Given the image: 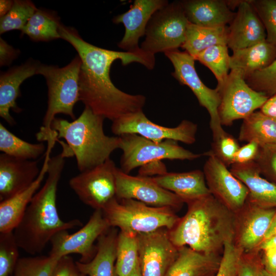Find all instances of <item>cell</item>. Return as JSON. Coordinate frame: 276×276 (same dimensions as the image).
Here are the masks:
<instances>
[{
    "instance_id": "1",
    "label": "cell",
    "mask_w": 276,
    "mask_h": 276,
    "mask_svg": "<svg viewBox=\"0 0 276 276\" xmlns=\"http://www.w3.org/2000/svg\"><path fill=\"white\" fill-rule=\"evenodd\" d=\"M61 39L70 43L81 60L79 74L80 101L95 113L112 122L128 113L143 110L146 98L122 91L112 82L110 69L117 60L122 65L138 62L149 70L154 67L155 55L111 51L86 42L74 28L60 26Z\"/></svg>"
},
{
    "instance_id": "2",
    "label": "cell",
    "mask_w": 276,
    "mask_h": 276,
    "mask_svg": "<svg viewBox=\"0 0 276 276\" xmlns=\"http://www.w3.org/2000/svg\"><path fill=\"white\" fill-rule=\"evenodd\" d=\"M66 157L67 155L63 150L51 157L43 186L34 195L13 230L19 248L32 256L40 254L58 232L82 225L77 219L63 221L57 209V187Z\"/></svg>"
},
{
    "instance_id": "3",
    "label": "cell",
    "mask_w": 276,
    "mask_h": 276,
    "mask_svg": "<svg viewBox=\"0 0 276 276\" xmlns=\"http://www.w3.org/2000/svg\"><path fill=\"white\" fill-rule=\"evenodd\" d=\"M186 214L170 230L178 248L187 246L203 254L222 255L225 244L233 242L235 213L212 194L188 201Z\"/></svg>"
},
{
    "instance_id": "4",
    "label": "cell",
    "mask_w": 276,
    "mask_h": 276,
    "mask_svg": "<svg viewBox=\"0 0 276 276\" xmlns=\"http://www.w3.org/2000/svg\"><path fill=\"white\" fill-rule=\"evenodd\" d=\"M105 118L85 106L81 114L72 122L55 118L52 130L57 139H63V144L70 157L75 156L80 172L91 169L110 158L111 153L120 148L119 136H109L104 131Z\"/></svg>"
},
{
    "instance_id": "5",
    "label": "cell",
    "mask_w": 276,
    "mask_h": 276,
    "mask_svg": "<svg viewBox=\"0 0 276 276\" xmlns=\"http://www.w3.org/2000/svg\"><path fill=\"white\" fill-rule=\"evenodd\" d=\"M81 60L76 56L63 67L40 63L37 75L45 79L48 86V105L42 125L37 133L40 142L44 141L53 130L52 123L58 114H64L75 119L74 107L80 101L79 74Z\"/></svg>"
},
{
    "instance_id": "6",
    "label": "cell",
    "mask_w": 276,
    "mask_h": 276,
    "mask_svg": "<svg viewBox=\"0 0 276 276\" xmlns=\"http://www.w3.org/2000/svg\"><path fill=\"white\" fill-rule=\"evenodd\" d=\"M102 211L111 227L136 235L162 228L170 230L180 218L174 210L169 207L152 206L134 199L116 197Z\"/></svg>"
},
{
    "instance_id": "7",
    "label": "cell",
    "mask_w": 276,
    "mask_h": 276,
    "mask_svg": "<svg viewBox=\"0 0 276 276\" xmlns=\"http://www.w3.org/2000/svg\"><path fill=\"white\" fill-rule=\"evenodd\" d=\"M189 22L181 2L169 3L150 19L141 49L153 55L178 50L185 41Z\"/></svg>"
},
{
    "instance_id": "8",
    "label": "cell",
    "mask_w": 276,
    "mask_h": 276,
    "mask_svg": "<svg viewBox=\"0 0 276 276\" xmlns=\"http://www.w3.org/2000/svg\"><path fill=\"white\" fill-rule=\"evenodd\" d=\"M119 136V149L122 151L120 169L126 174L153 161L166 159L191 160L203 156V154L195 153L180 146L173 140L156 143L134 133Z\"/></svg>"
},
{
    "instance_id": "9",
    "label": "cell",
    "mask_w": 276,
    "mask_h": 276,
    "mask_svg": "<svg viewBox=\"0 0 276 276\" xmlns=\"http://www.w3.org/2000/svg\"><path fill=\"white\" fill-rule=\"evenodd\" d=\"M165 56L172 63L174 71L172 76L178 82L189 87L196 96L200 106L204 107L210 116V126L213 140L221 136L225 131L220 124L218 107L220 103V94L216 88L206 86L199 78L195 67V59L186 51L178 50L165 52Z\"/></svg>"
},
{
    "instance_id": "10",
    "label": "cell",
    "mask_w": 276,
    "mask_h": 276,
    "mask_svg": "<svg viewBox=\"0 0 276 276\" xmlns=\"http://www.w3.org/2000/svg\"><path fill=\"white\" fill-rule=\"evenodd\" d=\"M220 96L218 116L222 126H231L260 108L268 98L250 87L237 70H231L223 85L217 89Z\"/></svg>"
},
{
    "instance_id": "11",
    "label": "cell",
    "mask_w": 276,
    "mask_h": 276,
    "mask_svg": "<svg viewBox=\"0 0 276 276\" xmlns=\"http://www.w3.org/2000/svg\"><path fill=\"white\" fill-rule=\"evenodd\" d=\"M112 122L111 131L117 136L134 133L156 143L171 140L192 144L196 140L198 126L187 120L175 127H167L152 122L140 110L124 115Z\"/></svg>"
},
{
    "instance_id": "12",
    "label": "cell",
    "mask_w": 276,
    "mask_h": 276,
    "mask_svg": "<svg viewBox=\"0 0 276 276\" xmlns=\"http://www.w3.org/2000/svg\"><path fill=\"white\" fill-rule=\"evenodd\" d=\"M117 168L114 162L109 158L71 178L70 187L83 203L95 210H102L116 197Z\"/></svg>"
},
{
    "instance_id": "13",
    "label": "cell",
    "mask_w": 276,
    "mask_h": 276,
    "mask_svg": "<svg viewBox=\"0 0 276 276\" xmlns=\"http://www.w3.org/2000/svg\"><path fill=\"white\" fill-rule=\"evenodd\" d=\"M111 227L101 210H95L88 222L74 233L67 230L57 233L51 239L50 255L60 258L70 254L80 255V262L86 263L94 257L97 246L94 242Z\"/></svg>"
},
{
    "instance_id": "14",
    "label": "cell",
    "mask_w": 276,
    "mask_h": 276,
    "mask_svg": "<svg viewBox=\"0 0 276 276\" xmlns=\"http://www.w3.org/2000/svg\"><path fill=\"white\" fill-rule=\"evenodd\" d=\"M202 154L208 156L203 172L211 194L236 213L247 199L249 191L247 187L215 155L209 151Z\"/></svg>"
},
{
    "instance_id": "15",
    "label": "cell",
    "mask_w": 276,
    "mask_h": 276,
    "mask_svg": "<svg viewBox=\"0 0 276 276\" xmlns=\"http://www.w3.org/2000/svg\"><path fill=\"white\" fill-rule=\"evenodd\" d=\"M275 212L276 208L262 206L247 199L234 213L235 247L242 252L259 250Z\"/></svg>"
},
{
    "instance_id": "16",
    "label": "cell",
    "mask_w": 276,
    "mask_h": 276,
    "mask_svg": "<svg viewBox=\"0 0 276 276\" xmlns=\"http://www.w3.org/2000/svg\"><path fill=\"white\" fill-rule=\"evenodd\" d=\"M116 198L134 199L148 205L180 209L183 201L174 193L155 183L152 177L132 176L117 168L115 172Z\"/></svg>"
},
{
    "instance_id": "17",
    "label": "cell",
    "mask_w": 276,
    "mask_h": 276,
    "mask_svg": "<svg viewBox=\"0 0 276 276\" xmlns=\"http://www.w3.org/2000/svg\"><path fill=\"white\" fill-rule=\"evenodd\" d=\"M142 276H165L178 255L170 240L169 229L137 235Z\"/></svg>"
},
{
    "instance_id": "18",
    "label": "cell",
    "mask_w": 276,
    "mask_h": 276,
    "mask_svg": "<svg viewBox=\"0 0 276 276\" xmlns=\"http://www.w3.org/2000/svg\"><path fill=\"white\" fill-rule=\"evenodd\" d=\"M169 3L167 0H135L129 9L114 16V24H122L125 33L118 46L125 52L142 53L140 38L145 35L148 23L153 14Z\"/></svg>"
},
{
    "instance_id": "19",
    "label": "cell",
    "mask_w": 276,
    "mask_h": 276,
    "mask_svg": "<svg viewBox=\"0 0 276 276\" xmlns=\"http://www.w3.org/2000/svg\"><path fill=\"white\" fill-rule=\"evenodd\" d=\"M45 141L47 142V150L37 178L25 190L0 202V233L13 231L47 174L50 155L56 142L58 141L57 133H52Z\"/></svg>"
},
{
    "instance_id": "20",
    "label": "cell",
    "mask_w": 276,
    "mask_h": 276,
    "mask_svg": "<svg viewBox=\"0 0 276 276\" xmlns=\"http://www.w3.org/2000/svg\"><path fill=\"white\" fill-rule=\"evenodd\" d=\"M228 27L227 46L232 51L247 48L266 39L265 28L249 1H239Z\"/></svg>"
},
{
    "instance_id": "21",
    "label": "cell",
    "mask_w": 276,
    "mask_h": 276,
    "mask_svg": "<svg viewBox=\"0 0 276 276\" xmlns=\"http://www.w3.org/2000/svg\"><path fill=\"white\" fill-rule=\"evenodd\" d=\"M40 169L37 160L0 154V201L27 189L36 180Z\"/></svg>"
},
{
    "instance_id": "22",
    "label": "cell",
    "mask_w": 276,
    "mask_h": 276,
    "mask_svg": "<svg viewBox=\"0 0 276 276\" xmlns=\"http://www.w3.org/2000/svg\"><path fill=\"white\" fill-rule=\"evenodd\" d=\"M40 63L30 59L25 63L2 72L0 75V116L9 124L15 122L10 113L11 109L19 112L21 109L16 101L20 95V86L27 79L37 75Z\"/></svg>"
},
{
    "instance_id": "23",
    "label": "cell",
    "mask_w": 276,
    "mask_h": 276,
    "mask_svg": "<svg viewBox=\"0 0 276 276\" xmlns=\"http://www.w3.org/2000/svg\"><path fill=\"white\" fill-rule=\"evenodd\" d=\"M188 21L193 25L215 28L226 26L236 13L224 0H185L180 1Z\"/></svg>"
},
{
    "instance_id": "24",
    "label": "cell",
    "mask_w": 276,
    "mask_h": 276,
    "mask_svg": "<svg viewBox=\"0 0 276 276\" xmlns=\"http://www.w3.org/2000/svg\"><path fill=\"white\" fill-rule=\"evenodd\" d=\"M232 173L247 188V200L259 205L276 208V185L261 176L255 161L233 164Z\"/></svg>"
},
{
    "instance_id": "25",
    "label": "cell",
    "mask_w": 276,
    "mask_h": 276,
    "mask_svg": "<svg viewBox=\"0 0 276 276\" xmlns=\"http://www.w3.org/2000/svg\"><path fill=\"white\" fill-rule=\"evenodd\" d=\"M152 178L163 188L176 194L185 203L211 194L203 172L200 170L167 172Z\"/></svg>"
},
{
    "instance_id": "26",
    "label": "cell",
    "mask_w": 276,
    "mask_h": 276,
    "mask_svg": "<svg viewBox=\"0 0 276 276\" xmlns=\"http://www.w3.org/2000/svg\"><path fill=\"white\" fill-rule=\"evenodd\" d=\"M222 255L201 253L187 246L179 247L178 256L165 276H215Z\"/></svg>"
},
{
    "instance_id": "27",
    "label": "cell",
    "mask_w": 276,
    "mask_h": 276,
    "mask_svg": "<svg viewBox=\"0 0 276 276\" xmlns=\"http://www.w3.org/2000/svg\"><path fill=\"white\" fill-rule=\"evenodd\" d=\"M117 228L110 227L97 240V251L90 261H76L80 273L86 276H119L116 266Z\"/></svg>"
},
{
    "instance_id": "28",
    "label": "cell",
    "mask_w": 276,
    "mask_h": 276,
    "mask_svg": "<svg viewBox=\"0 0 276 276\" xmlns=\"http://www.w3.org/2000/svg\"><path fill=\"white\" fill-rule=\"evenodd\" d=\"M276 58V48L266 39L250 47L233 51L229 58L231 70H237L245 80L262 70Z\"/></svg>"
},
{
    "instance_id": "29",
    "label": "cell",
    "mask_w": 276,
    "mask_h": 276,
    "mask_svg": "<svg viewBox=\"0 0 276 276\" xmlns=\"http://www.w3.org/2000/svg\"><path fill=\"white\" fill-rule=\"evenodd\" d=\"M238 139L255 142L260 147L276 143V119L255 111L243 120Z\"/></svg>"
},
{
    "instance_id": "30",
    "label": "cell",
    "mask_w": 276,
    "mask_h": 276,
    "mask_svg": "<svg viewBox=\"0 0 276 276\" xmlns=\"http://www.w3.org/2000/svg\"><path fill=\"white\" fill-rule=\"evenodd\" d=\"M227 26L210 28L189 22L182 49L194 58L204 50L216 45H227Z\"/></svg>"
},
{
    "instance_id": "31",
    "label": "cell",
    "mask_w": 276,
    "mask_h": 276,
    "mask_svg": "<svg viewBox=\"0 0 276 276\" xmlns=\"http://www.w3.org/2000/svg\"><path fill=\"white\" fill-rule=\"evenodd\" d=\"M61 25L55 12L37 9L21 31V34H25L35 41L61 39L59 33Z\"/></svg>"
},
{
    "instance_id": "32",
    "label": "cell",
    "mask_w": 276,
    "mask_h": 276,
    "mask_svg": "<svg viewBox=\"0 0 276 276\" xmlns=\"http://www.w3.org/2000/svg\"><path fill=\"white\" fill-rule=\"evenodd\" d=\"M46 150L43 143L25 141L0 123V151L2 153L21 159L36 160L45 154Z\"/></svg>"
},
{
    "instance_id": "33",
    "label": "cell",
    "mask_w": 276,
    "mask_h": 276,
    "mask_svg": "<svg viewBox=\"0 0 276 276\" xmlns=\"http://www.w3.org/2000/svg\"><path fill=\"white\" fill-rule=\"evenodd\" d=\"M139 262L137 235L120 231L118 235L116 266L119 276H127Z\"/></svg>"
},
{
    "instance_id": "34",
    "label": "cell",
    "mask_w": 276,
    "mask_h": 276,
    "mask_svg": "<svg viewBox=\"0 0 276 276\" xmlns=\"http://www.w3.org/2000/svg\"><path fill=\"white\" fill-rule=\"evenodd\" d=\"M229 58L227 45L211 47L197 55L195 60L206 66L217 81L216 88L220 89L226 81L229 68Z\"/></svg>"
},
{
    "instance_id": "35",
    "label": "cell",
    "mask_w": 276,
    "mask_h": 276,
    "mask_svg": "<svg viewBox=\"0 0 276 276\" xmlns=\"http://www.w3.org/2000/svg\"><path fill=\"white\" fill-rule=\"evenodd\" d=\"M37 10L30 1L15 0L10 11L0 19V33L14 30L21 31Z\"/></svg>"
},
{
    "instance_id": "36",
    "label": "cell",
    "mask_w": 276,
    "mask_h": 276,
    "mask_svg": "<svg viewBox=\"0 0 276 276\" xmlns=\"http://www.w3.org/2000/svg\"><path fill=\"white\" fill-rule=\"evenodd\" d=\"M59 259L50 255L20 258L12 276H51Z\"/></svg>"
},
{
    "instance_id": "37",
    "label": "cell",
    "mask_w": 276,
    "mask_h": 276,
    "mask_svg": "<svg viewBox=\"0 0 276 276\" xmlns=\"http://www.w3.org/2000/svg\"><path fill=\"white\" fill-rule=\"evenodd\" d=\"M13 231L0 233V276H12L20 258Z\"/></svg>"
},
{
    "instance_id": "38",
    "label": "cell",
    "mask_w": 276,
    "mask_h": 276,
    "mask_svg": "<svg viewBox=\"0 0 276 276\" xmlns=\"http://www.w3.org/2000/svg\"><path fill=\"white\" fill-rule=\"evenodd\" d=\"M245 81L253 89L268 98L276 95V58L268 66L254 73Z\"/></svg>"
},
{
    "instance_id": "39",
    "label": "cell",
    "mask_w": 276,
    "mask_h": 276,
    "mask_svg": "<svg viewBox=\"0 0 276 276\" xmlns=\"http://www.w3.org/2000/svg\"><path fill=\"white\" fill-rule=\"evenodd\" d=\"M266 33V40L276 48V0H250Z\"/></svg>"
},
{
    "instance_id": "40",
    "label": "cell",
    "mask_w": 276,
    "mask_h": 276,
    "mask_svg": "<svg viewBox=\"0 0 276 276\" xmlns=\"http://www.w3.org/2000/svg\"><path fill=\"white\" fill-rule=\"evenodd\" d=\"M236 139L225 132L216 140H213L212 149L209 151L221 160L227 167L232 166L235 155L240 148Z\"/></svg>"
},
{
    "instance_id": "41",
    "label": "cell",
    "mask_w": 276,
    "mask_h": 276,
    "mask_svg": "<svg viewBox=\"0 0 276 276\" xmlns=\"http://www.w3.org/2000/svg\"><path fill=\"white\" fill-rule=\"evenodd\" d=\"M255 162L261 175L276 185V143L260 147Z\"/></svg>"
},
{
    "instance_id": "42",
    "label": "cell",
    "mask_w": 276,
    "mask_h": 276,
    "mask_svg": "<svg viewBox=\"0 0 276 276\" xmlns=\"http://www.w3.org/2000/svg\"><path fill=\"white\" fill-rule=\"evenodd\" d=\"M261 251L241 252L238 260V276H265Z\"/></svg>"
},
{
    "instance_id": "43",
    "label": "cell",
    "mask_w": 276,
    "mask_h": 276,
    "mask_svg": "<svg viewBox=\"0 0 276 276\" xmlns=\"http://www.w3.org/2000/svg\"><path fill=\"white\" fill-rule=\"evenodd\" d=\"M241 251L233 242L225 243L219 269L215 276H238V264Z\"/></svg>"
},
{
    "instance_id": "44",
    "label": "cell",
    "mask_w": 276,
    "mask_h": 276,
    "mask_svg": "<svg viewBox=\"0 0 276 276\" xmlns=\"http://www.w3.org/2000/svg\"><path fill=\"white\" fill-rule=\"evenodd\" d=\"M73 259L68 256L61 257L57 262L51 276H80Z\"/></svg>"
},
{
    "instance_id": "45",
    "label": "cell",
    "mask_w": 276,
    "mask_h": 276,
    "mask_svg": "<svg viewBox=\"0 0 276 276\" xmlns=\"http://www.w3.org/2000/svg\"><path fill=\"white\" fill-rule=\"evenodd\" d=\"M260 148V146L255 142L247 143L240 147L235 155L232 165L255 161L258 155Z\"/></svg>"
},
{
    "instance_id": "46",
    "label": "cell",
    "mask_w": 276,
    "mask_h": 276,
    "mask_svg": "<svg viewBox=\"0 0 276 276\" xmlns=\"http://www.w3.org/2000/svg\"><path fill=\"white\" fill-rule=\"evenodd\" d=\"M165 164L162 160H155L147 163L140 167L138 175L145 177L160 176L167 173Z\"/></svg>"
},
{
    "instance_id": "47",
    "label": "cell",
    "mask_w": 276,
    "mask_h": 276,
    "mask_svg": "<svg viewBox=\"0 0 276 276\" xmlns=\"http://www.w3.org/2000/svg\"><path fill=\"white\" fill-rule=\"evenodd\" d=\"M19 51L10 45L3 38H0V65H9L18 56Z\"/></svg>"
},
{
    "instance_id": "48",
    "label": "cell",
    "mask_w": 276,
    "mask_h": 276,
    "mask_svg": "<svg viewBox=\"0 0 276 276\" xmlns=\"http://www.w3.org/2000/svg\"><path fill=\"white\" fill-rule=\"evenodd\" d=\"M262 263L264 270L268 273L276 272V249L269 248L261 250Z\"/></svg>"
},
{
    "instance_id": "49",
    "label": "cell",
    "mask_w": 276,
    "mask_h": 276,
    "mask_svg": "<svg viewBox=\"0 0 276 276\" xmlns=\"http://www.w3.org/2000/svg\"><path fill=\"white\" fill-rule=\"evenodd\" d=\"M263 114L276 119V95L269 97L260 108Z\"/></svg>"
},
{
    "instance_id": "50",
    "label": "cell",
    "mask_w": 276,
    "mask_h": 276,
    "mask_svg": "<svg viewBox=\"0 0 276 276\" xmlns=\"http://www.w3.org/2000/svg\"><path fill=\"white\" fill-rule=\"evenodd\" d=\"M269 248L276 249V236L270 237L264 240L259 247V250L261 251Z\"/></svg>"
},
{
    "instance_id": "51",
    "label": "cell",
    "mask_w": 276,
    "mask_h": 276,
    "mask_svg": "<svg viewBox=\"0 0 276 276\" xmlns=\"http://www.w3.org/2000/svg\"><path fill=\"white\" fill-rule=\"evenodd\" d=\"M14 1L1 0L0 1V17L5 16L12 8Z\"/></svg>"
},
{
    "instance_id": "52",
    "label": "cell",
    "mask_w": 276,
    "mask_h": 276,
    "mask_svg": "<svg viewBox=\"0 0 276 276\" xmlns=\"http://www.w3.org/2000/svg\"><path fill=\"white\" fill-rule=\"evenodd\" d=\"M273 236H276V212L273 216L270 227L265 237L264 240Z\"/></svg>"
},
{
    "instance_id": "53",
    "label": "cell",
    "mask_w": 276,
    "mask_h": 276,
    "mask_svg": "<svg viewBox=\"0 0 276 276\" xmlns=\"http://www.w3.org/2000/svg\"><path fill=\"white\" fill-rule=\"evenodd\" d=\"M127 276H142L139 261L133 270Z\"/></svg>"
},
{
    "instance_id": "54",
    "label": "cell",
    "mask_w": 276,
    "mask_h": 276,
    "mask_svg": "<svg viewBox=\"0 0 276 276\" xmlns=\"http://www.w3.org/2000/svg\"><path fill=\"white\" fill-rule=\"evenodd\" d=\"M265 276H276V272L274 273H268L264 271Z\"/></svg>"
},
{
    "instance_id": "55",
    "label": "cell",
    "mask_w": 276,
    "mask_h": 276,
    "mask_svg": "<svg viewBox=\"0 0 276 276\" xmlns=\"http://www.w3.org/2000/svg\"><path fill=\"white\" fill-rule=\"evenodd\" d=\"M80 276H86V275H84V274H83L80 273Z\"/></svg>"
}]
</instances>
